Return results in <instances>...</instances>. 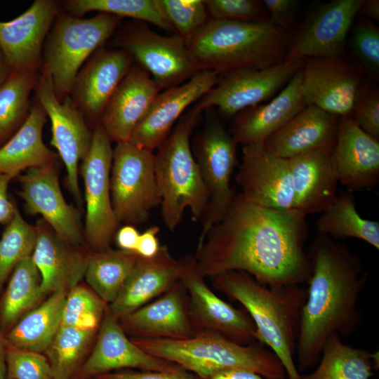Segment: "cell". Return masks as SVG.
Instances as JSON below:
<instances>
[{
	"instance_id": "6da1fadb",
	"label": "cell",
	"mask_w": 379,
	"mask_h": 379,
	"mask_svg": "<svg viewBox=\"0 0 379 379\" xmlns=\"http://www.w3.org/2000/svg\"><path fill=\"white\" fill-rule=\"evenodd\" d=\"M307 236L303 213L265 208L239 194L197 246L194 258L204 277L241 271L271 287L298 285L311 271Z\"/></svg>"
},
{
	"instance_id": "7a4b0ae2",
	"label": "cell",
	"mask_w": 379,
	"mask_h": 379,
	"mask_svg": "<svg viewBox=\"0 0 379 379\" xmlns=\"http://www.w3.org/2000/svg\"><path fill=\"white\" fill-rule=\"evenodd\" d=\"M307 253L311 271L296 340L298 371L317 364L331 335L347 337L354 331L368 276L356 255L326 235L319 234Z\"/></svg>"
},
{
	"instance_id": "3957f363",
	"label": "cell",
	"mask_w": 379,
	"mask_h": 379,
	"mask_svg": "<svg viewBox=\"0 0 379 379\" xmlns=\"http://www.w3.org/2000/svg\"><path fill=\"white\" fill-rule=\"evenodd\" d=\"M211 278L217 289L246 310L255 326L258 341L277 357L288 379H300L294 356L307 291L298 285L271 287L241 271H228Z\"/></svg>"
},
{
	"instance_id": "277c9868",
	"label": "cell",
	"mask_w": 379,
	"mask_h": 379,
	"mask_svg": "<svg viewBox=\"0 0 379 379\" xmlns=\"http://www.w3.org/2000/svg\"><path fill=\"white\" fill-rule=\"evenodd\" d=\"M185 44L201 70L219 75L243 69H265L282 62L288 37V32L269 20L210 18Z\"/></svg>"
},
{
	"instance_id": "5b68a950",
	"label": "cell",
	"mask_w": 379,
	"mask_h": 379,
	"mask_svg": "<svg viewBox=\"0 0 379 379\" xmlns=\"http://www.w3.org/2000/svg\"><path fill=\"white\" fill-rule=\"evenodd\" d=\"M146 352L208 379L217 372L244 369L269 379H284L285 370L271 351L256 344L241 345L211 331L179 340L133 338Z\"/></svg>"
},
{
	"instance_id": "8992f818",
	"label": "cell",
	"mask_w": 379,
	"mask_h": 379,
	"mask_svg": "<svg viewBox=\"0 0 379 379\" xmlns=\"http://www.w3.org/2000/svg\"><path fill=\"white\" fill-rule=\"evenodd\" d=\"M201 112L194 106L175 124L154 155V167L161 199L162 218L174 231L186 208L193 220L204 218L208 196L190 147V136Z\"/></svg>"
},
{
	"instance_id": "52a82bcc",
	"label": "cell",
	"mask_w": 379,
	"mask_h": 379,
	"mask_svg": "<svg viewBox=\"0 0 379 379\" xmlns=\"http://www.w3.org/2000/svg\"><path fill=\"white\" fill-rule=\"evenodd\" d=\"M121 19L107 13L89 18L58 13L46 39L43 67L60 101L70 95L81 65L114 34Z\"/></svg>"
},
{
	"instance_id": "ba28073f",
	"label": "cell",
	"mask_w": 379,
	"mask_h": 379,
	"mask_svg": "<svg viewBox=\"0 0 379 379\" xmlns=\"http://www.w3.org/2000/svg\"><path fill=\"white\" fill-rule=\"evenodd\" d=\"M154 155L130 141L117 143L113 149L110 194L119 224L144 223L150 211L161 206Z\"/></svg>"
},
{
	"instance_id": "9c48e42d",
	"label": "cell",
	"mask_w": 379,
	"mask_h": 379,
	"mask_svg": "<svg viewBox=\"0 0 379 379\" xmlns=\"http://www.w3.org/2000/svg\"><path fill=\"white\" fill-rule=\"evenodd\" d=\"M237 144L212 113L194 140L192 152L208 196L198 245L222 218L236 196L230 180L237 162Z\"/></svg>"
},
{
	"instance_id": "30bf717a",
	"label": "cell",
	"mask_w": 379,
	"mask_h": 379,
	"mask_svg": "<svg viewBox=\"0 0 379 379\" xmlns=\"http://www.w3.org/2000/svg\"><path fill=\"white\" fill-rule=\"evenodd\" d=\"M112 155L111 140L98 122L94 126L90 149L80 168L86 202L84 237L91 252L109 248L119 225L110 194Z\"/></svg>"
},
{
	"instance_id": "8fae6325",
	"label": "cell",
	"mask_w": 379,
	"mask_h": 379,
	"mask_svg": "<svg viewBox=\"0 0 379 379\" xmlns=\"http://www.w3.org/2000/svg\"><path fill=\"white\" fill-rule=\"evenodd\" d=\"M114 43L135 59L161 91L180 85L201 71L180 36L161 35L142 22L121 27Z\"/></svg>"
},
{
	"instance_id": "7c38bea8",
	"label": "cell",
	"mask_w": 379,
	"mask_h": 379,
	"mask_svg": "<svg viewBox=\"0 0 379 379\" xmlns=\"http://www.w3.org/2000/svg\"><path fill=\"white\" fill-rule=\"evenodd\" d=\"M34 91L37 101L50 119L51 145L58 151V155L66 168L68 189L75 201L81 204L79 163L90 149L93 132L70 95L59 100L51 75L44 67L37 76Z\"/></svg>"
},
{
	"instance_id": "4fadbf2b",
	"label": "cell",
	"mask_w": 379,
	"mask_h": 379,
	"mask_svg": "<svg viewBox=\"0 0 379 379\" xmlns=\"http://www.w3.org/2000/svg\"><path fill=\"white\" fill-rule=\"evenodd\" d=\"M303 60L280 62L265 69H243L223 74L194 107L202 112L213 107L226 116L262 103L286 86Z\"/></svg>"
},
{
	"instance_id": "5bb4252c",
	"label": "cell",
	"mask_w": 379,
	"mask_h": 379,
	"mask_svg": "<svg viewBox=\"0 0 379 379\" xmlns=\"http://www.w3.org/2000/svg\"><path fill=\"white\" fill-rule=\"evenodd\" d=\"M300 89L306 105L338 117L350 116L361 88L359 69L340 56L303 60Z\"/></svg>"
},
{
	"instance_id": "9a60e30c",
	"label": "cell",
	"mask_w": 379,
	"mask_h": 379,
	"mask_svg": "<svg viewBox=\"0 0 379 379\" xmlns=\"http://www.w3.org/2000/svg\"><path fill=\"white\" fill-rule=\"evenodd\" d=\"M180 261L182 267L180 281L189 294L190 312L196 331H215L244 345L258 341L253 321L210 289L195 258L185 256Z\"/></svg>"
},
{
	"instance_id": "2e32d148",
	"label": "cell",
	"mask_w": 379,
	"mask_h": 379,
	"mask_svg": "<svg viewBox=\"0 0 379 379\" xmlns=\"http://www.w3.org/2000/svg\"><path fill=\"white\" fill-rule=\"evenodd\" d=\"M93 347L72 379H89L124 369L186 373L178 364L152 355L128 339L119 319L108 307L102 320Z\"/></svg>"
},
{
	"instance_id": "e0dca14e",
	"label": "cell",
	"mask_w": 379,
	"mask_h": 379,
	"mask_svg": "<svg viewBox=\"0 0 379 379\" xmlns=\"http://www.w3.org/2000/svg\"><path fill=\"white\" fill-rule=\"evenodd\" d=\"M364 0H333L317 8L288 44L284 61L342 55Z\"/></svg>"
},
{
	"instance_id": "ac0fdd59",
	"label": "cell",
	"mask_w": 379,
	"mask_h": 379,
	"mask_svg": "<svg viewBox=\"0 0 379 379\" xmlns=\"http://www.w3.org/2000/svg\"><path fill=\"white\" fill-rule=\"evenodd\" d=\"M236 181L241 194L250 202L269 208L295 210L288 160L272 154L262 144L243 147Z\"/></svg>"
},
{
	"instance_id": "d6986e66",
	"label": "cell",
	"mask_w": 379,
	"mask_h": 379,
	"mask_svg": "<svg viewBox=\"0 0 379 379\" xmlns=\"http://www.w3.org/2000/svg\"><path fill=\"white\" fill-rule=\"evenodd\" d=\"M18 181L28 213L41 215L63 240L86 246L79 212L63 197L55 162L27 169Z\"/></svg>"
},
{
	"instance_id": "ffe728a7",
	"label": "cell",
	"mask_w": 379,
	"mask_h": 379,
	"mask_svg": "<svg viewBox=\"0 0 379 379\" xmlns=\"http://www.w3.org/2000/svg\"><path fill=\"white\" fill-rule=\"evenodd\" d=\"M59 13L58 1L36 0L15 18L0 21V51L11 72H38L43 44Z\"/></svg>"
},
{
	"instance_id": "44dd1931",
	"label": "cell",
	"mask_w": 379,
	"mask_h": 379,
	"mask_svg": "<svg viewBox=\"0 0 379 379\" xmlns=\"http://www.w3.org/2000/svg\"><path fill=\"white\" fill-rule=\"evenodd\" d=\"M218 79L214 72L201 70L183 84L160 92L129 141L151 152L157 149L185 109L209 91Z\"/></svg>"
},
{
	"instance_id": "7402d4cb",
	"label": "cell",
	"mask_w": 379,
	"mask_h": 379,
	"mask_svg": "<svg viewBox=\"0 0 379 379\" xmlns=\"http://www.w3.org/2000/svg\"><path fill=\"white\" fill-rule=\"evenodd\" d=\"M32 258L42 280L44 293H69L84 277L91 251L61 239L42 218L36 222Z\"/></svg>"
},
{
	"instance_id": "603a6c76",
	"label": "cell",
	"mask_w": 379,
	"mask_h": 379,
	"mask_svg": "<svg viewBox=\"0 0 379 379\" xmlns=\"http://www.w3.org/2000/svg\"><path fill=\"white\" fill-rule=\"evenodd\" d=\"M187 291L180 281L154 302L121 317L119 324L133 338L179 340L197 333Z\"/></svg>"
},
{
	"instance_id": "cb8c5ba5",
	"label": "cell",
	"mask_w": 379,
	"mask_h": 379,
	"mask_svg": "<svg viewBox=\"0 0 379 379\" xmlns=\"http://www.w3.org/2000/svg\"><path fill=\"white\" fill-rule=\"evenodd\" d=\"M133 58L123 49L96 51L78 72L71 91L72 99L88 119L100 122L114 91L128 73Z\"/></svg>"
},
{
	"instance_id": "d4e9b609",
	"label": "cell",
	"mask_w": 379,
	"mask_h": 379,
	"mask_svg": "<svg viewBox=\"0 0 379 379\" xmlns=\"http://www.w3.org/2000/svg\"><path fill=\"white\" fill-rule=\"evenodd\" d=\"M161 89L142 68L132 66L109 98L100 119L111 141L130 140Z\"/></svg>"
},
{
	"instance_id": "484cf974",
	"label": "cell",
	"mask_w": 379,
	"mask_h": 379,
	"mask_svg": "<svg viewBox=\"0 0 379 379\" xmlns=\"http://www.w3.org/2000/svg\"><path fill=\"white\" fill-rule=\"evenodd\" d=\"M333 157L338 182L350 190L379 183V140L363 131L350 116L339 121Z\"/></svg>"
},
{
	"instance_id": "4316f807",
	"label": "cell",
	"mask_w": 379,
	"mask_h": 379,
	"mask_svg": "<svg viewBox=\"0 0 379 379\" xmlns=\"http://www.w3.org/2000/svg\"><path fill=\"white\" fill-rule=\"evenodd\" d=\"M180 260L175 259L166 246L150 258L140 257L117 298L108 306L116 319L129 314L159 296L175 283L182 274Z\"/></svg>"
},
{
	"instance_id": "83f0119b",
	"label": "cell",
	"mask_w": 379,
	"mask_h": 379,
	"mask_svg": "<svg viewBox=\"0 0 379 379\" xmlns=\"http://www.w3.org/2000/svg\"><path fill=\"white\" fill-rule=\"evenodd\" d=\"M288 160L295 210L306 216L324 212L338 194L333 147L317 149Z\"/></svg>"
},
{
	"instance_id": "f1b7e54d",
	"label": "cell",
	"mask_w": 379,
	"mask_h": 379,
	"mask_svg": "<svg viewBox=\"0 0 379 379\" xmlns=\"http://www.w3.org/2000/svg\"><path fill=\"white\" fill-rule=\"evenodd\" d=\"M340 119L314 105H305L262 145L272 154L286 159L333 147Z\"/></svg>"
},
{
	"instance_id": "f546056e",
	"label": "cell",
	"mask_w": 379,
	"mask_h": 379,
	"mask_svg": "<svg viewBox=\"0 0 379 379\" xmlns=\"http://www.w3.org/2000/svg\"><path fill=\"white\" fill-rule=\"evenodd\" d=\"M301 69L269 102L248 107L236 115L231 135L237 143L263 144L306 105L300 89Z\"/></svg>"
},
{
	"instance_id": "4dcf8cb0",
	"label": "cell",
	"mask_w": 379,
	"mask_h": 379,
	"mask_svg": "<svg viewBox=\"0 0 379 379\" xmlns=\"http://www.w3.org/2000/svg\"><path fill=\"white\" fill-rule=\"evenodd\" d=\"M47 115L37 101L13 137L0 148V174L18 176L22 170L55 162L58 154L42 138Z\"/></svg>"
},
{
	"instance_id": "1f68e13d",
	"label": "cell",
	"mask_w": 379,
	"mask_h": 379,
	"mask_svg": "<svg viewBox=\"0 0 379 379\" xmlns=\"http://www.w3.org/2000/svg\"><path fill=\"white\" fill-rule=\"evenodd\" d=\"M65 292H57L25 314L5 334L17 348L44 353L61 325Z\"/></svg>"
},
{
	"instance_id": "d6a6232c",
	"label": "cell",
	"mask_w": 379,
	"mask_h": 379,
	"mask_svg": "<svg viewBox=\"0 0 379 379\" xmlns=\"http://www.w3.org/2000/svg\"><path fill=\"white\" fill-rule=\"evenodd\" d=\"M40 272L32 256L22 259L12 272L0 297V327L6 334L45 297Z\"/></svg>"
},
{
	"instance_id": "836d02e7",
	"label": "cell",
	"mask_w": 379,
	"mask_h": 379,
	"mask_svg": "<svg viewBox=\"0 0 379 379\" xmlns=\"http://www.w3.org/2000/svg\"><path fill=\"white\" fill-rule=\"evenodd\" d=\"M316 226L319 234L332 239L354 238L379 249V222L360 215L351 191L338 194L317 220Z\"/></svg>"
},
{
	"instance_id": "e575fe53",
	"label": "cell",
	"mask_w": 379,
	"mask_h": 379,
	"mask_svg": "<svg viewBox=\"0 0 379 379\" xmlns=\"http://www.w3.org/2000/svg\"><path fill=\"white\" fill-rule=\"evenodd\" d=\"M317 368L300 379H371L377 354L343 343L338 334H333L321 350Z\"/></svg>"
},
{
	"instance_id": "d590c367",
	"label": "cell",
	"mask_w": 379,
	"mask_h": 379,
	"mask_svg": "<svg viewBox=\"0 0 379 379\" xmlns=\"http://www.w3.org/2000/svg\"><path fill=\"white\" fill-rule=\"evenodd\" d=\"M139 258L135 252L111 248L91 252L84 277L91 289L106 303L111 304Z\"/></svg>"
},
{
	"instance_id": "8d00e7d4",
	"label": "cell",
	"mask_w": 379,
	"mask_h": 379,
	"mask_svg": "<svg viewBox=\"0 0 379 379\" xmlns=\"http://www.w3.org/2000/svg\"><path fill=\"white\" fill-rule=\"evenodd\" d=\"M98 330L60 325L44 354L53 379H72L85 361Z\"/></svg>"
},
{
	"instance_id": "74e56055",
	"label": "cell",
	"mask_w": 379,
	"mask_h": 379,
	"mask_svg": "<svg viewBox=\"0 0 379 379\" xmlns=\"http://www.w3.org/2000/svg\"><path fill=\"white\" fill-rule=\"evenodd\" d=\"M62 4L69 15L77 18L88 12L98 11L146 22L168 33L175 32L160 0H67Z\"/></svg>"
},
{
	"instance_id": "f35d334b",
	"label": "cell",
	"mask_w": 379,
	"mask_h": 379,
	"mask_svg": "<svg viewBox=\"0 0 379 379\" xmlns=\"http://www.w3.org/2000/svg\"><path fill=\"white\" fill-rule=\"evenodd\" d=\"M36 78V71L13 72L0 86V143L27 119Z\"/></svg>"
},
{
	"instance_id": "ab89813d",
	"label": "cell",
	"mask_w": 379,
	"mask_h": 379,
	"mask_svg": "<svg viewBox=\"0 0 379 379\" xmlns=\"http://www.w3.org/2000/svg\"><path fill=\"white\" fill-rule=\"evenodd\" d=\"M36 237L35 226L25 220L18 209L0 239V294L18 264L32 255Z\"/></svg>"
},
{
	"instance_id": "60d3db41",
	"label": "cell",
	"mask_w": 379,
	"mask_h": 379,
	"mask_svg": "<svg viewBox=\"0 0 379 379\" xmlns=\"http://www.w3.org/2000/svg\"><path fill=\"white\" fill-rule=\"evenodd\" d=\"M107 307L92 289L78 284L67 294L61 325L98 330Z\"/></svg>"
},
{
	"instance_id": "b9f144b4",
	"label": "cell",
	"mask_w": 379,
	"mask_h": 379,
	"mask_svg": "<svg viewBox=\"0 0 379 379\" xmlns=\"http://www.w3.org/2000/svg\"><path fill=\"white\" fill-rule=\"evenodd\" d=\"M160 2L166 18L185 41L194 36L208 20L203 0H160Z\"/></svg>"
},
{
	"instance_id": "7bdbcfd3",
	"label": "cell",
	"mask_w": 379,
	"mask_h": 379,
	"mask_svg": "<svg viewBox=\"0 0 379 379\" xmlns=\"http://www.w3.org/2000/svg\"><path fill=\"white\" fill-rule=\"evenodd\" d=\"M6 379H53L43 353L15 347L6 342Z\"/></svg>"
},
{
	"instance_id": "ee69618b",
	"label": "cell",
	"mask_w": 379,
	"mask_h": 379,
	"mask_svg": "<svg viewBox=\"0 0 379 379\" xmlns=\"http://www.w3.org/2000/svg\"><path fill=\"white\" fill-rule=\"evenodd\" d=\"M204 3L213 20L243 22L268 20L267 13L261 1L206 0Z\"/></svg>"
},
{
	"instance_id": "f6af8a7d",
	"label": "cell",
	"mask_w": 379,
	"mask_h": 379,
	"mask_svg": "<svg viewBox=\"0 0 379 379\" xmlns=\"http://www.w3.org/2000/svg\"><path fill=\"white\" fill-rule=\"evenodd\" d=\"M352 45L360 60L371 70L379 69V29L368 20H361L354 26Z\"/></svg>"
},
{
	"instance_id": "bcb514c9",
	"label": "cell",
	"mask_w": 379,
	"mask_h": 379,
	"mask_svg": "<svg viewBox=\"0 0 379 379\" xmlns=\"http://www.w3.org/2000/svg\"><path fill=\"white\" fill-rule=\"evenodd\" d=\"M350 116L363 131L379 140V93L376 89L366 93L361 89Z\"/></svg>"
},
{
	"instance_id": "7dc6e473",
	"label": "cell",
	"mask_w": 379,
	"mask_h": 379,
	"mask_svg": "<svg viewBox=\"0 0 379 379\" xmlns=\"http://www.w3.org/2000/svg\"><path fill=\"white\" fill-rule=\"evenodd\" d=\"M262 4L268 15V20L276 27L288 32L295 13V0H264Z\"/></svg>"
},
{
	"instance_id": "c3c4849f",
	"label": "cell",
	"mask_w": 379,
	"mask_h": 379,
	"mask_svg": "<svg viewBox=\"0 0 379 379\" xmlns=\"http://www.w3.org/2000/svg\"><path fill=\"white\" fill-rule=\"evenodd\" d=\"M96 379H194L187 372L170 373L162 371L119 370L100 375Z\"/></svg>"
},
{
	"instance_id": "681fc988",
	"label": "cell",
	"mask_w": 379,
	"mask_h": 379,
	"mask_svg": "<svg viewBox=\"0 0 379 379\" xmlns=\"http://www.w3.org/2000/svg\"><path fill=\"white\" fill-rule=\"evenodd\" d=\"M16 176L12 174H0V224L8 225L13 220L16 211L15 204L8 196V187Z\"/></svg>"
},
{
	"instance_id": "f907efd6",
	"label": "cell",
	"mask_w": 379,
	"mask_h": 379,
	"mask_svg": "<svg viewBox=\"0 0 379 379\" xmlns=\"http://www.w3.org/2000/svg\"><path fill=\"white\" fill-rule=\"evenodd\" d=\"M159 231L157 226H151L140 234L135 250L140 257L150 258L157 255L161 247L157 238Z\"/></svg>"
},
{
	"instance_id": "816d5d0a",
	"label": "cell",
	"mask_w": 379,
	"mask_h": 379,
	"mask_svg": "<svg viewBox=\"0 0 379 379\" xmlns=\"http://www.w3.org/2000/svg\"><path fill=\"white\" fill-rule=\"evenodd\" d=\"M140 233L133 225H125L116 233V241L121 250L135 252Z\"/></svg>"
},
{
	"instance_id": "f5cc1de1",
	"label": "cell",
	"mask_w": 379,
	"mask_h": 379,
	"mask_svg": "<svg viewBox=\"0 0 379 379\" xmlns=\"http://www.w3.org/2000/svg\"><path fill=\"white\" fill-rule=\"evenodd\" d=\"M208 379H269L254 372L244 369H227L220 371Z\"/></svg>"
},
{
	"instance_id": "db71d44e",
	"label": "cell",
	"mask_w": 379,
	"mask_h": 379,
	"mask_svg": "<svg viewBox=\"0 0 379 379\" xmlns=\"http://www.w3.org/2000/svg\"><path fill=\"white\" fill-rule=\"evenodd\" d=\"M361 12L367 18L374 20H379V1L378 0H364L360 8Z\"/></svg>"
},
{
	"instance_id": "11a10c76",
	"label": "cell",
	"mask_w": 379,
	"mask_h": 379,
	"mask_svg": "<svg viewBox=\"0 0 379 379\" xmlns=\"http://www.w3.org/2000/svg\"><path fill=\"white\" fill-rule=\"evenodd\" d=\"M6 340L0 327V379H6Z\"/></svg>"
},
{
	"instance_id": "9f6ffc18",
	"label": "cell",
	"mask_w": 379,
	"mask_h": 379,
	"mask_svg": "<svg viewBox=\"0 0 379 379\" xmlns=\"http://www.w3.org/2000/svg\"><path fill=\"white\" fill-rule=\"evenodd\" d=\"M11 72L8 64L0 51V86L6 81Z\"/></svg>"
},
{
	"instance_id": "6f0895ef",
	"label": "cell",
	"mask_w": 379,
	"mask_h": 379,
	"mask_svg": "<svg viewBox=\"0 0 379 379\" xmlns=\"http://www.w3.org/2000/svg\"><path fill=\"white\" fill-rule=\"evenodd\" d=\"M89 379H96V378H89Z\"/></svg>"
}]
</instances>
